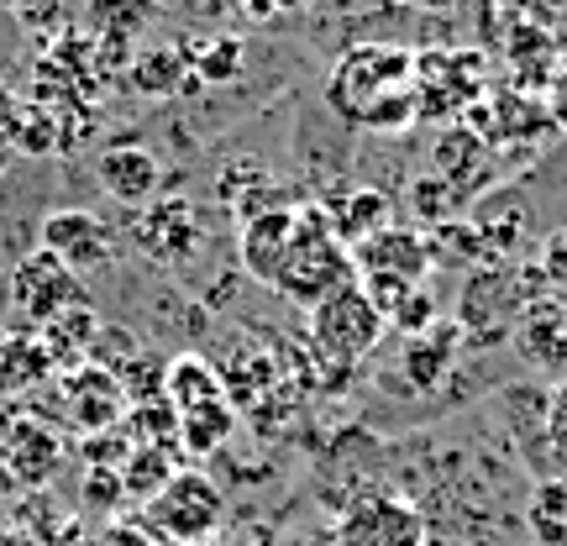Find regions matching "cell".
Segmentation results:
<instances>
[{
	"label": "cell",
	"instance_id": "6da1fadb",
	"mask_svg": "<svg viewBox=\"0 0 567 546\" xmlns=\"http://www.w3.org/2000/svg\"><path fill=\"white\" fill-rule=\"evenodd\" d=\"M326 101L337 116H347L352 126H368V132H405L415 122V59L394 42H368V48H352L337 74L326 84Z\"/></svg>",
	"mask_w": 567,
	"mask_h": 546
},
{
	"label": "cell",
	"instance_id": "7a4b0ae2",
	"mask_svg": "<svg viewBox=\"0 0 567 546\" xmlns=\"http://www.w3.org/2000/svg\"><path fill=\"white\" fill-rule=\"evenodd\" d=\"M342 284H358V268H352V253L331 237L326 205H295V243H289L268 289H279L284 300L310 310L316 300L337 295Z\"/></svg>",
	"mask_w": 567,
	"mask_h": 546
},
{
	"label": "cell",
	"instance_id": "3957f363",
	"mask_svg": "<svg viewBox=\"0 0 567 546\" xmlns=\"http://www.w3.org/2000/svg\"><path fill=\"white\" fill-rule=\"evenodd\" d=\"M389 337L384 316L373 310V300L363 295V284H342L337 295L310 305V352L321 358L331 373L368 363V352Z\"/></svg>",
	"mask_w": 567,
	"mask_h": 546
},
{
	"label": "cell",
	"instance_id": "277c9868",
	"mask_svg": "<svg viewBox=\"0 0 567 546\" xmlns=\"http://www.w3.org/2000/svg\"><path fill=\"white\" fill-rule=\"evenodd\" d=\"M221 521H226V494L200 467H179V473L147 499V530H153L158 542H174V546H205L221 530Z\"/></svg>",
	"mask_w": 567,
	"mask_h": 546
},
{
	"label": "cell",
	"instance_id": "5b68a950",
	"mask_svg": "<svg viewBox=\"0 0 567 546\" xmlns=\"http://www.w3.org/2000/svg\"><path fill=\"white\" fill-rule=\"evenodd\" d=\"M6 300H11V316H17L27 331H42L48 321H59L63 310L74 305H90L84 300V279L74 268H63L53 253H21L11 264V279H6Z\"/></svg>",
	"mask_w": 567,
	"mask_h": 546
},
{
	"label": "cell",
	"instance_id": "8992f818",
	"mask_svg": "<svg viewBox=\"0 0 567 546\" xmlns=\"http://www.w3.org/2000/svg\"><path fill=\"white\" fill-rule=\"evenodd\" d=\"M38 247L84 279V274H95L116 258V226L95 210H84V205H63V210H48L38 222Z\"/></svg>",
	"mask_w": 567,
	"mask_h": 546
},
{
	"label": "cell",
	"instance_id": "52a82bcc",
	"mask_svg": "<svg viewBox=\"0 0 567 546\" xmlns=\"http://www.w3.org/2000/svg\"><path fill=\"white\" fill-rule=\"evenodd\" d=\"M63 467V436L32 410L0 415V473L17 488H42Z\"/></svg>",
	"mask_w": 567,
	"mask_h": 546
},
{
	"label": "cell",
	"instance_id": "ba28073f",
	"mask_svg": "<svg viewBox=\"0 0 567 546\" xmlns=\"http://www.w3.org/2000/svg\"><path fill=\"white\" fill-rule=\"evenodd\" d=\"M352 268L358 284H394V289H415L431 274V243L410 226H384L368 243L352 247Z\"/></svg>",
	"mask_w": 567,
	"mask_h": 546
},
{
	"label": "cell",
	"instance_id": "9c48e42d",
	"mask_svg": "<svg viewBox=\"0 0 567 546\" xmlns=\"http://www.w3.org/2000/svg\"><path fill=\"white\" fill-rule=\"evenodd\" d=\"M425 521L421 509L394 499V494H368L342 509L337 521V546H421Z\"/></svg>",
	"mask_w": 567,
	"mask_h": 546
},
{
	"label": "cell",
	"instance_id": "30bf717a",
	"mask_svg": "<svg viewBox=\"0 0 567 546\" xmlns=\"http://www.w3.org/2000/svg\"><path fill=\"white\" fill-rule=\"evenodd\" d=\"M63 415L74 431L84 436H101V431H116L126 415V389H122V373L111 368H95V363H80L63 373Z\"/></svg>",
	"mask_w": 567,
	"mask_h": 546
},
{
	"label": "cell",
	"instance_id": "8fae6325",
	"mask_svg": "<svg viewBox=\"0 0 567 546\" xmlns=\"http://www.w3.org/2000/svg\"><path fill=\"white\" fill-rule=\"evenodd\" d=\"M132 243L153 258V264H179L200 243V216L189 200H158L142 205L132 216Z\"/></svg>",
	"mask_w": 567,
	"mask_h": 546
},
{
	"label": "cell",
	"instance_id": "7c38bea8",
	"mask_svg": "<svg viewBox=\"0 0 567 546\" xmlns=\"http://www.w3.org/2000/svg\"><path fill=\"white\" fill-rule=\"evenodd\" d=\"M295 243V205H268V210H252L237 222V258H243L247 279L274 284L284 253Z\"/></svg>",
	"mask_w": 567,
	"mask_h": 546
},
{
	"label": "cell",
	"instance_id": "4fadbf2b",
	"mask_svg": "<svg viewBox=\"0 0 567 546\" xmlns=\"http://www.w3.org/2000/svg\"><path fill=\"white\" fill-rule=\"evenodd\" d=\"M95 179H101V189L116 205L142 210V205H153V195H158L163 163H158V153H147L137 142H116V147H105L101 158H95Z\"/></svg>",
	"mask_w": 567,
	"mask_h": 546
},
{
	"label": "cell",
	"instance_id": "5bb4252c",
	"mask_svg": "<svg viewBox=\"0 0 567 546\" xmlns=\"http://www.w3.org/2000/svg\"><path fill=\"white\" fill-rule=\"evenodd\" d=\"M394 216V205H389V195H379V189H352V195H342L337 205H326V222H331V237L352 253L358 243H368L373 231H384V226Z\"/></svg>",
	"mask_w": 567,
	"mask_h": 546
},
{
	"label": "cell",
	"instance_id": "9a60e30c",
	"mask_svg": "<svg viewBox=\"0 0 567 546\" xmlns=\"http://www.w3.org/2000/svg\"><path fill=\"white\" fill-rule=\"evenodd\" d=\"M163 400L179 410V415L195 405H210V400H226L221 368H210L200 352H179L174 363L163 368Z\"/></svg>",
	"mask_w": 567,
	"mask_h": 546
},
{
	"label": "cell",
	"instance_id": "2e32d148",
	"mask_svg": "<svg viewBox=\"0 0 567 546\" xmlns=\"http://www.w3.org/2000/svg\"><path fill=\"white\" fill-rule=\"evenodd\" d=\"M237 415L243 410L231 405V400H210V405H195L179 415V452L184 457H216L231 436H237Z\"/></svg>",
	"mask_w": 567,
	"mask_h": 546
},
{
	"label": "cell",
	"instance_id": "e0dca14e",
	"mask_svg": "<svg viewBox=\"0 0 567 546\" xmlns=\"http://www.w3.org/2000/svg\"><path fill=\"white\" fill-rule=\"evenodd\" d=\"M95 337H101V316H95L90 305H74V310H63L59 321L42 326L38 342L48 347V363L69 373V368L84 363V352L95 347Z\"/></svg>",
	"mask_w": 567,
	"mask_h": 546
},
{
	"label": "cell",
	"instance_id": "ac0fdd59",
	"mask_svg": "<svg viewBox=\"0 0 567 546\" xmlns=\"http://www.w3.org/2000/svg\"><path fill=\"white\" fill-rule=\"evenodd\" d=\"M153 17H158V0H90V11H84L90 32L105 48H122V42L142 38Z\"/></svg>",
	"mask_w": 567,
	"mask_h": 546
},
{
	"label": "cell",
	"instance_id": "d6986e66",
	"mask_svg": "<svg viewBox=\"0 0 567 546\" xmlns=\"http://www.w3.org/2000/svg\"><path fill=\"white\" fill-rule=\"evenodd\" d=\"M179 457L184 452L174 442L168 446H132V452H126V463L116 467V473H122L126 499H142V505H147V499H153V494L179 473Z\"/></svg>",
	"mask_w": 567,
	"mask_h": 546
},
{
	"label": "cell",
	"instance_id": "ffe728a7",
	"mask_svg": "<svg viewBox=\"0 0 567 546\" xmlns=\"http://www.w3.org/2000/svg\"><path fill=\"white\" fill-rule=\"evenodd\" d=\"M557 53H563V48H557L551 32H542V27H520V32L509 38V63H515V74H520L530 90H536V84L547 90V80L557 74Z\"/></svg>",
	"mask_w": 567,
	"mask_h": 546
},
{
	"label": "cell",
	"instance_id": "44dd1931",
	"mask_svg": "<svg viewBox=\"0 0 567 546\" xmlns=\"http://www.w3.org/2000/svg\"><path fill=\"white\" fill-rule=\"evenodd\" d=\"M53 363H48V347L38 337H6L0 342V389H32L38 379H48Z\"/></svg>",
	"mask_w": 567,
	"mask_h": 546
},
{
	"label": "cell",
	"instance_id": "7402d4cb",
	"mask_svg": "<svg viewBox=\"0 0 567 546\" xmlns=\"http://www.w3.org/2000/svg\"><path fill=\"white\" fill-rule=\"evenodd\" d=\"M530 526L547 546H567V484H542L530 494Z\"/></svg>",
	"mask_w": 567,
	"mask_h": 546
},
{
	"label": "cell",
	"instance_id": "603a6c76",
	"mask_svg": "<svg viewBox=\"0 0 567 546\" xmlns=\"http://www.w3.org/2000/svg\"><path fill=\"white\" fill-rule=\"evenodd\" d=\"M384 326H389V331H400V337H421V331H431V326H436V295H431L425 284L405 289L400 300L389 305Z\"/></svg>",
	"mask_w": 567,
	"mask_h": 546
},
{
	"label": "cell",
	"instance_id": "cb8c5ba5",
	"mask_svg": "<svg viewBox=\"0 0 567 546\" xmlns=\"http://www.w3.org/2000/svg\"><path fill=\"white\" fill-rule=\"evenodd\" d=\"M179 69H184V53H142L132 80H137L142 95H168L174 84H184Z\"/></svg>",
	"mask_w": 567,
	"mask_h": 546
},
{
	"label": "cell",
	"instance_id": "d4e9b609",
	"mask_svg": "<svg viewBox=\"0 0 567 546\" xmlns=\"http://www.w3.org/2000/svg\"><path fill=\"white\" fill-rule=\"evenodd\" d=\"M195 69H200L205 84H226L243 74V38H216L210 48H205L200 59H195Z\"/></svg>",
	"mask_w": 567,
	"mask_h": 546
},
{
	"label": "cell",
	"instance_id": "484cf974",
	"mask_svg": "<svg viewBox=\"0 0 567 546\" xmlns=\"http://www.w3.org/2000/svg\"><path fill=\"white\" fill-rule=\"evenodd\" d=\"M122 505H126L122 473H116V467H90V473H84V509L111 515V509H122Z\"/></svg>",
	"mask_w": 567,
	"mask_h": 546
},
{
	"label": "cell",
	"instance_id": "4316f807",
	"mask_svg": "<svg viewBox=\"0 0 567 546\" xmlns=\"http://www.w3.org/2000/svg\"><path fill=\"white\" fill-rule=\"evenodd\" d=\"M547 442L557 446V457H567V379L551 389L547 400Z\"/></svg>",
	"mask_w": 567,
	"mask_h": 546
},
{
	"label": "cell",
	"instance_id": "83f0119b",
	"mask_svg": "<svg viewBox=\"0 0 567 546\" xmlns=\"http://www.w3.org/2000/svg\"><path fill=\"white\" fill-rule=\"evenodd\" d=\"M542 274H547L551 284H567V226L542 243Z\"/></svg>",
	"mask_w": 567,
	"mask_h": 546
},
{
	"label": "cell",
	"instance_id": "f1b7e54d",
	"mask_svg": "<svg viewBox=\"0 0 567 546\" xmlns=\"http://www.w3.org/2000/svg\"><path fill=\"white\" fill-rule=\"evenodd\" d=\"M17 11L32 32H48V27L63 17V0H17Z\"/></svg>",
	"mask_w": 567,
	"mask_h": 546
},
{
	"label": "cell",
	"instance_id": "f546056e",
	"mask_svg": "<svg viewBox=\"0 0 567 546\" xmlns=\"http://www.w3.org/2000/svg\"><path fill=\"white\" fill-rule=\"evenodd\" d=\"M95 546H163L147 526H105Z\"/></svg>",
	"mask_w": 567,
	"mask_h": 546
},
{
	"label": "cell",
	"instance_id": "4dcf8cb0",
	"mask_svg": "<svg viewBox=\"0 0 567 546\" xmlns=\"http://www.w3.org/2000/svg\"><path fill=\"white\" fill-rule=\"evenodd\" d=\"M547 122L557 132H567V74H551L547 80Z\"/></svg>",
	"mask_w": 567,
	"mask_h": 546
},
{
	"label": "cell",
	"instance_id": "1f68e13d",
	"mask_svg": "<svg viewBox=\"0 0 567 546\" xmlns=\"http://www.w3.org/2000/svg\"><path fill=\"white\" fill-rule=\"evenodd\" d=\"M11 122H17V95H11V84L0 80V137L11 132Z\"/></svg>",
	"mask_w": 567,
	"mask_h": 546
},
{
	"label": "cell",
	"instance_id": "d6a6232c",
	"mask_svg": "<svg viewBox=\"0 0 567 546\" xmlns=\"http://www.w3.org/2000/svg\"><path fill=\"white\" fill-rule=\"evenodd\" d=\"M557 74H567V48H563V53H557Z\"/></svg>",
	"mask_w": 567,
	"mask_h": 546
},
{
	"label": "cell",
	"instance_id": "836d02e7",
	"mask_svg": "<svg viewBox=\"0 0 567 546\" xmlns=\"http://www.w3.org/2000/svg\"><path fill=\"white\" fill-rule=\"evenodd\" d=\"M274 6H279V11H284V6H289V11H295V6H305V0H274Z\"/></svg>",
	"mask_w": 567,
	"mask_h": 546
},
{
	"label": "cell",
	"instance_id": "e575fe53",
	"mask_svg": "<svg viewBox=\"0 0 567 546\" xmlns=\"http://www.w3.org/2000/svg\"><path fill=\"white\" fill-rule=\"evenodd\" d=\"M421 6H436V11H442V6H452V0H421Z\"/></svg>",
	"mask_w": 567,
	"mask_h": 546
},
{
	"label": "cell",
	"instance_id": "d590c367",
	"mask_svg": "<svg viewBox=\"0 0 567 546\" xmlns=\"http://www.w3.org/2000/svg\"><path fill=\"white\" fill-rule=\"evenodd\" d=\"M158 6H174V0H158Z\"/></svg>",
	"mask_w": 567,
	"mask_h": 546
}]
</instances>
